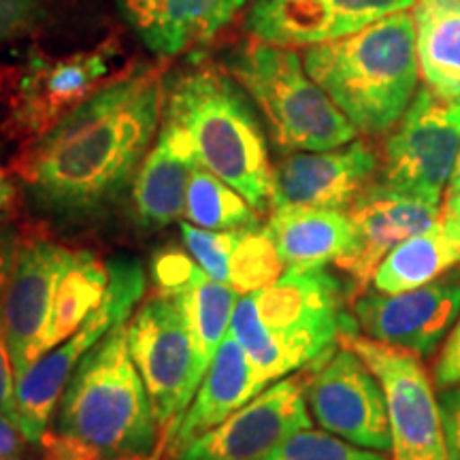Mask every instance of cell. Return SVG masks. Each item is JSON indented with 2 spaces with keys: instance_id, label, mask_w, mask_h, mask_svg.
Wrapping results in <instances>:
<instances>
[{
  "instance_id": "cell-32",
  "label": "cell",
  "mask_w": 460,
  "mask_h": 460,
  "mask_svg": "<svg viewBox=\"0 0 460 460\" xmlns=\"http://www.w3.org/2000/svg\"><path fill=\"white\" fill-rule=\"evenodd\" d=\"M433 384L437 390L460 386V315L433 362Z\"/></svg>"
},
{
  "instance_id": "cell-15",
  "label": "cell",
  "mask_w": 460,
  "mask_h": 460,
  "mask_svg": "<svg viewBox=\"0 0 460 460\" xmlns=\"http://www.w3.org/2000/svg\"><path fill=\"white\" fill-rule=\"evenodd\" d=\"M349 312L367 337L430 358L460 315V271L396 295L367 290Z\"/></svg>"
},
{
  "instance_id": "cell-38",
  "label": "cell",
  "mask_w": 460,
  "mask_h": 460,
  "mask_svg": "<svg viewBox=\"0 0 460 460\" xmlns=\"http://www.w3.org/2000/svg\"><path fill=\"white\" fill-rule=\"evenodd\" d=\"M441 216L460 230V192L446 197L444 207H441Z\"/></svg>"
},
{
  "instance_id": "cell-7",
  "label": "cell",
  "mask_w": 460,
  "mask_h": 460,
  "mask_svg": "<svg viewBox=\"0 0 460 460\" xmlns=\"http://www.w3.org/2000/svg\"><path fill=\"white\" fill-rule=\"evenodd\" d=\"M105 301L62 345L49 349L15 382L17 427L28 444H41L51 413L65 393L73 371L85 354L119 322H128L147 292V275L137 258L118 256L107 262Z\"/></svg>"
},
{
  "instance_id": "cell-26",
  "label": "cell",
  "mask_w": 460,
  "mask_h": 460,
  "mask_svg": "<svg viewBox=\"0 0 460 460\" xmlns=\"http://www.w3.org/2000/svg\"><path fill=\"white\" fill-rule=\"evenodd\" d=\"M109 267L94 252L77 250L58 281L48 332V352L66 341L105 301Z\"/></svg>"
},
{
  "instance_id": "cell-11",
  "label": "cell",
  "mask_w": 460,
  "mask_h": 460,
  "mask_svg": "<svg viewBox=\"0 0 460 460\" xmlns=\"http://www.w3.org/2000/svg\"><path fill=\"white\" fill-rule=\"evenodd\" d=\"M128 345L160 429L166 430L194 396L197 349L186 309L156 290L143 296L130 318Z\"/></svg>"
},
{
  "instance_id": "cell-4",
  "label": "cell",
  "mask_w": 460,
  "mask_h": 460,
  "mask_svg": "<svg viewBox=\"0 0 460 460\" xmlns=\"http://www.w3.org/2000/svg\"><path fill=\"white\" fill-rule=\"evenodd\" d=\"M164 119L186 132L199 164L243 194L256 211L271 200L273 166L250 96L224 68L197 65L166 85Z\"/></svg>"
},
{
  "instance_id": "cell-21",
  "label": "cell",
  "mask_w": 460,
  "mask_h": 460,
  "mask_svg": "<svg viewBox=\"0 0 460 460\" xmlns=\"http://www.w3.org/2000/svg\"><path fill=\"white\" fill-rule=\"evenodd\" d=\"M199 164L192 141L180 126L163 119L152 149L132 183V217L146 233L177 222L186 209L190 175Z\"/></svg>"
},
{
  "instance_id": "cell-39",
  "label": "cell",
  "mask_w": 460,
  "mask_h": 460,
  "mask_svg": "<svg viewBox=\"0 0 460 460\" xmlns=\"http://www.w3.org/2000/svg\"><path fill=\"white\" fill-rule=\"evenodd\" d=\"M460 192V154H458V163H456V169L452 172V180L447 183V192L446 197H450V194H456Z\"/></svg>"
},
{
  "instance_id": "cell-25",
  "label": "cell",
  "mask_w": 460,
  "mask_h": 460,
  "mask_svg": "<svg viewBox=\"0 0 460 460\" xmlns=\"http://www.w3.org/2000/svg\"><path fill=\"white\" fill-rule=\"evenodd\" d=\"M169 296L177 298L181 303V307L186 309V315L190 320L194 349H197V362H194L192 377V388L194 394H197L217 348L222 345L224 337L228 335L234 305L239 301V292L228 284L211 279L200 269L186 286Z\"/></svg>"
},
{
  "instance_id": "cell-14",
  "label": "cell",
  "mask_w": 460,
  "mask_h": 460,
  "mask_svg": "<svg viewBox=\"0 0 460 460\" xmlns=\"http://www.w3.org/2000/svg\"><path fill=\"white\" fill-rule=\"evenodd\" d=\"M309 367L258 393L216 429L171 460H262L301 429H312L307 407Z\"/></svg>"
},
{
  "instance_id": "cell-5",
  "label": "cell",
  "mask_w": 460,
  "mask_h": 460,
  "mask_svg": "<svg viewBox=\"0 0 460 460\" xmlns=\"http://www.w3.org/2000/svg\"><path fill=\"white\" fill-rule=\"evenodd\" d=\"M56 433L99 456L160 454V424L132 360L126 322L115 324L68 379L56 405Z\"/></svg>"
},
{
  "instance_id": "cell-19",
  "label": "cell",
  "mask_w": 460,
  "mask_h": 460,
  "mask_svg": "<svg viewBox=\"0 0 460 460\" xmlns=\"http://www.w3.org/2000/svg\"><path fill=\"white\" fill-rule=\"evenodd\" d=\"M264 386L267 382L258 376L241 343L228 331L197 394L192 396L181 416L172 420L171 427L164 430L160 450L166 452L169 460L175 458L194 439L216 429L217 424L241 410L247 401L262 393Z\"/></svg>"
},
{
  "instance_id": "cell-33",
  "label": "cell",
  "mask_w": 460,
  "mask_h": 460,
  "mask_svg": "<svg viewBox=\"0 0 460 460\" xmlns=\"http://www.w3.org/2000/svg\"><path fill=\"white\" fill-rule=\"evenodd\" d=\"M45 460H158V454L147 456H99L90 452L77 441L68 439L65 435H58L56 430H48L41 439Z\"/></svg>"
},
{
  "instance_id": "cell-16",
  "label": "cell",
  "mask_w": 460,
  "mask_h": 460,
  "mask_svg": "<svg viewBox=\"0 0 460 460\" xmlns=\"http://www.w3.org/2000/svg\"><path fill=\"white\" fill-rule=\"evenodd\" d=\"M377 172L379 154L367 141L292 154L273 166L269 211L286 207L348 211Z\"/></svg>"
},
{
  "instance_id": "cell-28",
  "label": "cell",
  "mask_w": 460,
  "mask_h": 460,
  "mask_svg": "<svg viewBox=\"0 0 460 460\" xmlns=\"http://www.w3.org/2000/svg\"><path fill=\"white\" fill-rule=\"evenodd\" d=\"M286 271L271 234L264 226L239 230L237 243L230 254L228 286L239 295H250L271 286Z\"/></svg>"
},
{
  "instance_id": "cell-24",
  "label": "cell",
  "mask_w": 460,
  "mask_h": 460,
  "mask_svg": "<svg viewBox=\"0 0 460 460\" xmlns=\"http://www.w3.org/2000/svg\"><path fill=\"white\" fill-rule=\"evenodd\" d=\"M460 264V230L441 216V220L424 233L413 234L394 247L377 267L373 286L379 292L413 290Z\"/></svg>"
},
{
  "instance_id": "cell-31",
  "label": "cell",
  "mask_w": 460,
  "mask_h": 460,
  "mask_svg": "<svg viewBox=\"0 0 460 460\" xmlns=\"http://www.w3.org/2000/svg\"><path fill=\"white\" fill-rule=\"evenodd\" d=\"M183 243L211 279L228 284V267L239 230H207L190 222L180 224Z\"/></svg>"
},
{
  "instance_id": "cell-2",
  "label": "cell",
  "mask_w": 460,
  "mask_h": 460,
  "mask_svg": "<svg viewBox=\"0 0 460 460\" xmlns=\"http://www.w3.org/2000/svg\"><path fill=\"white\" fill-rule=\"evenodd\" d=\"M349 292L326 267H288L278 281L239 295L230 332L264 382L301 371L358 331Z\"/></svg>"
},
{
  "instance_id": "cell-36",
  "label": "cell",
  "mask_w": 460,
  "mask_h": 460,
  "mask_svg": "<svg viewBox=\"0 0 460 460\" xmlns=\"http://www.w3.org/2000/svg\"><path fill=\"white\" fill-rule=\"evenodd\" d=\"M20 188H17L15 175L11 166L3 164L0 158V224H7L20 216Z\"/></svg>"
},
{
  "instance_id": "cell-40",
  "label": "cell",
  "mask_w": 460,
  "mask_h": 460,
  "mask_svg": "<svg viewBox=\"0 0 460 460\" xmlns=\"http://www.w3.org/2000/svg\"><path fill=\"white\" fill-rule=\"evenodd\" d=\"M15 460H24V456H22V458H15Z\"/></svg>"
},
{
  "instance_id": "cell-18",
  "label": "cell",
  "mask_w": 460,
  "mask_h": 460,
  "mask_svg": "<svg viewBox=\"0 0 460 460\" xmlns=\"http://www.w3.org/2000/svg\"><path fill=\"white\" fill-rule=\"evenodd\" d=\"M416 0H252L247 31L279 48H314L337 41L401 13Z\"/></svg>"
},
{
  "instance_id": "cell-8",
  "label": "cell",
  "mask_w": 460,
  "mask_h": 460,
  "mask_svg": "<svg viewBox=\"0 0 460 460\" xmlns=\"http://www.w3.org/2000/svg\"><path fill=\"white\" fill-rule=\"evenodd\" d=\"M458 154L460 102L441 99L429 85H422L384 143L377 181L396 192L441 205Z\"/></svg>"
},
{
  "instance_id": "cell-3",
  "label": "cell",
  "mask_w": 460,
  "mask_h": 460,
  "mask_svg": "<svg viewBox=\"0 0 460 460\" xmlns=\"http://www.w3.org/2000/svg\"><path fill=\"white\" fill-rule=\"evenodd\" d=\"M305 71L360 135H386L418 90L413 15L393 13L362 31L305 49Z\"/></svg>"
},
{
  "instance_id": "cell-35",
  "label": "cell",
  "mask_w": 460,
  "mask_h": 460,
  "mask_svg": "<svg viewBox=\"0 0 460 460\" xmlns=\"http://www.w3.org/2000/svg\"><path fill=\"white\" fill-rule=\"evenodd\" d=\"M441 420L447 447V460H460V386L441 390Z\"/></svg>"
},
{
  "instance_id": "cell-30",
  "label": "cell",
  "mask_w": 460,
  "mask_h": 460,
  "mask_svg": "<svg viewBox=\"0 0 460 460\" xmlns=\"http://www.w3.org/2000/svg\"><path fill=\"white\" fill-rule=\"evenodd\" d=\"M56 7L58 0H0V54L41 32Z\"/></svg>"
},
{
  "instance_id": "cell-9",
  "label": "cell",
  "mask_w": 460,
  "mask_h": 460,
  "mask_svg": "<svg viewBox=\"0 0 460 460\" xmlns=\"http://www.w3.org/2000/svg\"><path fill=\"white\" fill-rule=\"evenodd\" d=\"M119 51L113 41L68 56L28 51L4 85L7 128L31 141L109 82Z\"/></svg>"
},
{
  "instance_id": "cell-6",
  "label": "cell",
  "mask_w": 460,
  "mask_h": 460,
  "mask_svg": "<svg viewBox=\"0 0 460 460\" xmlns=\"http://www.w3.org/2000/svg\"><path fill=\"white\" fill-rule=\"evenodd\" d=\"M224 68L261 109L279 149L324 152L358 135L295 49L252 39L228 51Z\"/></svg>"
},
{
  "instance_id": "cell-22",
  "label": "cell",
  "mask_w": 460,
  "mask_h": 460,
  "mask_svg": "<svg viewBox=\"0 0 460 460\" xmlns=\"http://www.w3.org/2000/svg\"><path fill=\"white\" fill-rule=\"evenodd\" d=\"M264 228L286 269L339 264L354 250V224L348 211L286 207L271 211Z\"/></svg>"
},
{
  "instance_id": "cell-12",
  "label": "cell",
  "mask_w": 460,
  "mask_h": 460,
  "mask_svg": "<svg viewBox=\"0 0 460 460\" xmlns=\"http://www.w3.org/2000/svg\"><path fill=\"white\" fill-rule=\"evenodd\" d=\"M75 252L43 233H24L15 241L3 292V331L15 382L48 354L56 288Z\"/></svg>"
},
{
  "instance_id": "cell-23",
  "label": "cell",
  "mask_w": 460,
  "mask_h": 460,
  "mask_svg": "<svg viewBox=\"0 0 460 460\" xmlns=\"http://www.w3.org/2000/svg\"><path fill=\"white\" fill-rule=\"evenodd\" d=\"M420 77L441 99L460 102V0H416Z\"/></svg>"
},
{
  "instance_id": "cell-37",
  "label": "cell",
  "mask_w": 460,
  "mask_h": 460,
  "mask_svg": "<svg viewBox=\"0 0 460 460\" xmlns=\"http://www.w3.org/2000/svg\"><path fill=\"white\" fill-rule=\"evenodd\" d=\"M26 437L22 433L15 420L0 411V460H15L24 456Z\"/></svg>"
},
{
  "instance_id": "cell-29",
  "label": "cell",
  "mask_w": 460,
  "mask_h": 460,
  "mask_svg": "<svg viewBox=\"0 0 460 460\" xmlns=\"http://www.w3.org/2000/svg\"><path fill=\"white\" fill-rule=\"evenodd\" d=\"M262 460H393L384 452L354 446L329 430L301 429Z\"/></svg>"
},
{
  "instance_id": "cell-17",
  "label": "cell",
  "mask_w": 460,
  "mask_h": 460,
  "mask_svg": "<svg viewBox=\"0 0 460 460\" xmlns=\"http://www.w3.org/2000/svg\"><path fill=\"white\" fill-rule=\"evenodd\" d=\"M348 214L354 224V250L337 267L348 275L349 303H354L369 290L377 267L396 245L441 220V205L396 192L376 180L349 205Z\"/></svg>"
},
{
  "instance_id": "cell-27",
  "label": "cell",
  "mask_w": 460,
  "mask_h": 460,
  "mask_svg": "<svg viewBox=\"0 0 460 460\" xmlns=\"http://www.w3.org/2000/svg\"><path fill=\"white\" fill-rule=\"evenodd\" d=\"M190 224L207 230H243L261 226L258 211L247 203L243 194L207 171L203 164L194 166L190 175L186 209Z\"/></svg>"
},
{
  "instance_id": "cell-10",
  "label": "cell",
  "mask_w": 460,
  "mask_h": 460,
  "mask_svg": "<svg viewBox=\"0 0 460 460\" xmlns=\"http://www.w3.org/2000/svg\"><path fill=\"white\" fill-rule=\"evenodd\" d=\"M339 345L358 354L382 384L393 437L390 458L447 460L439 399L422 358L358 331L343 332Z\"/></svg>"
},
{
  "instance_id": "cell-20",
  "label": "cell",
  "mask_w": 460,
  "mask_h": 460,
  "mask_svg": "<svg viewBox=\"0 0 460 460\" xmlns=\"http://www.w3.org/2000/svg\"><path fill=\"white\" fill-rule=\"evenodd\" d=\"M247 0H118L119 13L152 54L199 48L237 17Z\"/></svg>"
},
{
  "instance_id": "cell-1",
  "label": "cell",
  "mask_w": 460,
  "mask_h": 460,
  "mask_svg": "<svg viewBox=\"0 0 460 460\" xmlns=\"http://www.w3.org/2000/svg\"><path fill=\"white\" fill-rule=\"evenodd\" d=\"M164 79L156 68L109 79L11 163L32 209L60 230L102 220L135 183L160 132Z\"/></svg>"
},
{
  "instance_id": "cell-13",
  "label": "cell",
  "mask_w": 460,
  "mask_h": 460,
  "mask_svg": "<svg viewBox=\"0 0 460 460\" xmlns=\"http://www.w3.org/2000/svg\"><path fill=\"white\" fill-rule=\"evenodd\" d=\"M307 407L322 430L367 450L393 446L386 396L367 362L345 345L309 362Z\"/></svg>"
},
{
  "instance_id": "cell-34",
  "label": "cell",
  "mask_w": 460,
  "mask_h": 460,
  "mask_svg": "<svg viewBox=\"0 0 460 460\" xmlns=\"http://www.w3.org/2000/svg\"><path fill=\"white\" fill-rule=\"evenodd\" d=\"M9 269L0 264V411L7 413L11 420L17 424V411H15V373L13 365H11V356L7 349V341H4L3 331V292L4 281H7Z\"/></svg>"
}]
</instances>
